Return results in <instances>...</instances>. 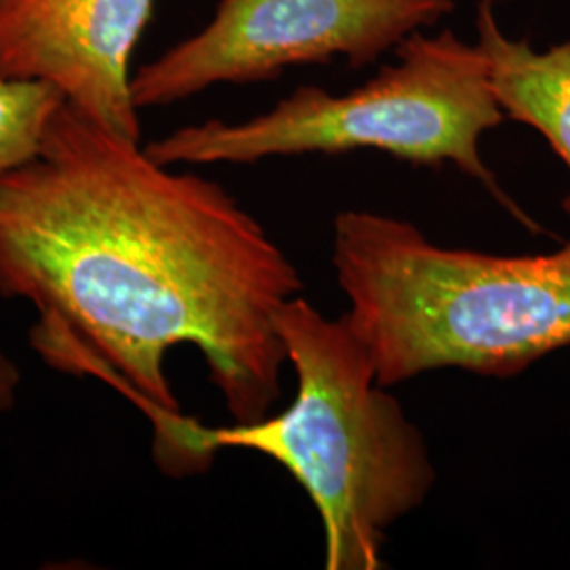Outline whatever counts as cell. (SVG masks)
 <instances>
[{"mask_svg": "<svg viewBox=\"0 0 570 570\" xmlns=\"http://www.w3.org/2000/svg\"><path fill=\"white\" fill-rule=\"evenodd\" d=\"M332 265L383 387L442 367L511 379L570 346V244L497 256L346 209L334 220Z\"/></svg>", "mask_w": 570, "mask_h": 570, "instance_id": "3957f363", "label": "cell"}, {"mask_svg": "<svg viewBox=\"0 0 570 570\" xmlns=\"http://www.w3.org/2000/svg\"><path fill=\"white\" fill-rule=\"evenodd\" d=\"M397 61L366 85L334 96L305 85L265 115L239 122L186 125L148 144L159 164H256L271 157L381 150L416 165H454L532 226L484 164V134L505 121L478 42L452 30H419L400 42Z\"/></svg>", "mask_w": 570, "mask_h": 570, "instance_id": "277c9868", "label": "cell"}, {"mask_svg": "<svg viewBox=\"0 0 570 570\" xmlns=\"http://www.w3.org/2000/svg\"><path fill=\"white\" fill-rule=\"evenodd\" d=\"M303 279L220 184L155 161L63 102L39 155L0 180V296L39 313L47 364L108 381L150 419L195 346L235 423L266 416L287 364L275 326Z\"/></svg>", "mask_w": 570, "mask_h": 570, "instance_id": "6da1fadb", "label": "cell"}, {"mask_svg": "<svg viewBox=\"0 0 570 570\" xmlns=\"http://www.w3.org/2000/svg\"><path fill=\"white\" fill-rule=\"evenodd\" d=\"M61 106L56 87L0 75V180L39 155Z\"/></svg>", "mask_w": 570, "mask_h": 570, "instance_id": "ba28073f", "label": "cell"}, {"mask_svg": "<svg viewBox=\"0 0 570 570\" xmlns=\"http://www.w3.org/2000/svg\"><path fill=\"white\" fill-rule=\"evenodd\" d=\"M155 0H0V75L51 85L106 129L140 140L134 51Z\"/></svg>", "mask_w": 570, "mask_h": 570, "instance_id": "8992f818", "label": "cell"}, {"mask_svg": "<svg viewBox=\"0 0 570 570\" xmlns=\"http://www.w3.org/2000/svg\"><path fill=\"white\" fill-rule=\"evenodd\" d=\"M475 32L505 119L539 131L570 171V37L543 51L529 39H510L492 0L478 4ZM562 207L570 216V193Z\"/></svg>", "mask_w": 570, "mask_h": 570, "instance_id": "52a82bcc", "label": "cell"}, {"mask_svg": "<svg viewBox=\"0 0 570 570\" xmlns=\"http://www.w3.org/2000/svg\"><path fill=\"white\" fill-rule=\"evenodd\" d=\"M275 326L296 395L284 412L205 428L183 412L150 419L153 456L169 475L204 471L228 449L265 454L305 489L324 527L327 570L381 569L387 530L419 510L435 484L428 442L376 379L346 315L330 320L294 296Z\"/></svg>", "mask_w": 570, "mask_h": 570, "instance_id": "7a4b0ae2", "label": "cell"}, {"mask_svg": "<svg viewBox=\"0 0 570 570\" xmlns=\"http://www.w3.org/2000/svg\"><path fill=\"white\" fill-rule=\"evenodd\" d=\"M452 11L454 0H220L199 32L134 72V100L161 108L334 58L364 68Z\"/></svg>", "mask_w": 570, "mask_h": 570, "instance_id": "5b68a950", "label": "cell"}, {"mask_svg": "<svg viewBox=\"0 0 570 570\" xmlns=\"http://www.w3.org/2000/svg\"><path fill=\"white\" fill-rule=\"evenodd\" d=\"M21 385L20 367L0 348V414L16 406Z\"/></svg>", "mask_w": 570, "mask_h": 570, "instance_id": "9c48e42d", "label": "cell"}]
</instances>
